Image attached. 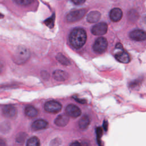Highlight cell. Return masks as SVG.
<instances>
[{
	"mask_svg": "<svg viewBox=\"0 0 146 146\" xmlns=\"http://www.w3.org/2000/svg\"><path fill=\"white\" fill-rule=\"evenodd\" d=\"M69 121V118L67 115L61 114L58 115L55 120V124L59 127L66 126Z\"/></svg>",
	"mask_w": 146,
	"mask_h": 146,
	"instance_id": "obj_14",
	"label": "cell"
},
{
	"mask_svg": "<svg viewBox=\"0 0 146 146\" xmlns=\"http://www.w3.org/2000/svg\"><path fill=\"white\" fill-rule=\"evenodd\" d=\"M80 145V144L77 141H75L70 144V145Z\"/></svg>",
	"mask_w": 146,
	"mask_h": 146,
	"instance_id": "obj_26",
	"label": "cell"
},
{
	"mask_svg": "<svg viewBox=\"0 0 146 146\" xmlns=\"http://www.w3.org/2000/svg\"><path fill=\"white\" fill-rule=\"evenodd\" d=\"M71 44L75 48L82 47L87 40V34L85 30L81 28L74 29L69 35Z\"/></svg>",
	"mask_w": 146,
	"mask_h": 146,
	"instance_id": "obj_1",
	"label": "cell"
},
{
	"mask_svg": "<svg viewBox=\"0 0 146 146\" xmlns=\"http://www.w3.org/2000/svg\"><path fill=\"white\" fill-rule=\"evenodd\" d=\"M30 56L29 50L23 46H20L16 50L15 54L13 55V59L15 63L22 64L27 62Z\"/></svg>",
	"mask_w": 146,
	"mask_h": 146,
	"instance_id": "obj_2",
	"label": "cell"
},
{
	"mask_svg": "<svg viewBox=\"0 0 146 146\" xmlns=\"http://www.w3.org/2000/svg\"><path fill=\"white\" fill-rule=\"evenodd\" d=\"M74 99H75V100H76L77 102H78L79 103H82V104H84V103H86V101L85 100H84V99H79V98H76V97H75V98H74Z\"/></svg>",
	"mask_w": 146,
	"mask_h": 146,
	"instance_id": "obj_24",
	"label": "cell"
},
{
	"mask_svg": "<svg viewBox=\"0 0 146 146\" xmlns=\"http://www.w3.org/2000/svg\"><path fill=\"white\" fill-rule=\"evenodd\" d=\"M104 129L106 131L107 129V123L106 121H104Z\"/></svg>",
	"mask_w": 146,
	"mask_h": 146,
	"instance_id": "obj_28",
	"label": "cell"
},
{
	"mask_svg": "<svg viewBox=\"0 0 146 146\" xmlns=\"http://www.w3.org/2000/svg\"><path fill=\"white\" fill-rule=\"evenodd\" d=\"M15 2L20 5H28L31 3L34 0H14Z\"/></svg>",
	"mask_w": 146,
	"mask_h": 146,
	"instance_id": "obj_22",
	"label": "cell"
},
{
	"mask_svg": "<svg viewBox=\"0 0 146 146\" xmlns=\"http://www.w3.org/2000/svg\"><path fill=\"white\" fill-rule=\"evenodd\" d=\"M2 113L7 118H13L17 115V110L13 105H6L2 108Z\"/></svg>",
	"mask_w": 146,
	"mask_h": 146,
	"instance_id": "obj_9",
	"label": "cell"
},
{
	"mask_svg": "<svg viewBox=\"0 0 146 146\" xmlns=\"http://www.w3.org/2000/svg\"><path fill=\"white\" fill-rule=\"evenodd\" d=\"M48 123L43 119H39L34 121L32 125V129L34 131H38L43 129H45L48 126Z\"/></svg>",
	"mask_w": 146,
	"mask_h": 146,
	"instance_id": "obj_12",
	"label": "cell"
},
{
	"mask_svg": "<svg viewBox=\"0 0 146 146\" xmlns=\"http://www.w3.org/2000/svg\"><path fill=\"white\" fill-rule=\"evenodd\" d=\"M25 113L26 116L30 117H34L38 115L37 110L31 106H28L26 107L25 109Z\"/></svg>",
	"mask_w": 146,
	"mask_h": 146,
	"instance_id": "obj_17",
	"label": "cell"
},
{
	"mask_svg": "<svg viewBox=\"0 0 146 146\" xmlns=\"http://www.w3.org/2000/svg\"><path fill=\"white\" fill-rule=\"evenodd\" d=\"M115 57L117 60L123 63H128L131 60L130 56L126 51L124 50L115 54Z\"/></svg>",
	"mask_w": 146,
	"mask_h": 146,
	"instance_id": "obj_10",
	"label": "cell"
},
{
	"mask_svg": "<svg viewBox=\"0 0 146 146\" xmlns=\"http://www.w3.org/2000/svg\"><path fill=\"white\" fill-rule=\"evenodd\" d=\"M101 14L98 11H91L87 16V21L90 23H96L100 18Z\"/></svg>",
	"mask_w": 146,
	"mask_h": 146,
	"instance_id": "obj_15",
	"label": "cell"
},
{
	"mask_svg": "<svg viewBox=\"0 0 146 146\" xmlns=\"http://www.w3.org/2000/svg\"><path fill=\"white\" fill-rule=\"evenodd\" d=\"M86 9H79L70 12L66 16L67 21L68 22H74L81 19L86 14Z\"/></svg>",
	"mask_w": 146,
	"mask_h": 146,
	"instance_id": "obj_4",
	"label": "cell"
},
{
	"mask_svg": "<svg viewBox=\"0 0 146 146\" xmlns=\"http://www.w3.org/2000/svg\"><path fill=\"white\" fill-rule=\"evenodd\" d=\"M97 135H98V137H100L101 135H102V129L99 127L97 128Z\"/></svg>",
	"mask_w": 146,
	"mask_h": 146,
	"instance_id": "obj_25",
	"label": "cell"
},
{
	"mask_svg": "<svg viewBox=\"0 0 146 146\" xmlns=\"http://www.w3.org/2000/svg\"><path fill=\"white\" fill-rule=\"evenodd\" d=\"M52 76L57 81H64L68 78V74L60 70H56L54 71L52 74Z\"/></svg>",
	"mask_w": 146,
	"mask_h": 146,
	"instance_id": "obj_13",
	"label": "cell"
},
{
	"mask_svg": "<svg viewBox=\"0 0 146 146\" xmlns=\"http://www.w3.org/2000/svg\"><path fill=\"white\" fill-rule=\"evenodd\" d=\"M27 137V134L25 132L19 133L16 137V141L19 144H23Z\"/></svg>",
	"mask_w": 146,
	"mask_h": 146,
	"instance_id": "obj_20",
	"label": "cell"
},
{
	"mask_svg": "<svg viewBox=\"0 0 146 146\" xmlns=\"http://www.w3.org/2000/svg\"><path fill=\"white\" fill-rule=\"evenodd\" d=\"M108 29V26L105 22H100L94 25L91 29V33L95 35H103Z\"/></svg>",
	"mask_w": 146,
	"mask_h": 146,
	"instance_id": "obj_6",
	"label": "cell"
},
{
	"mask_svg": "<svg viewBox=\"0 0 146 146\" xmlns=\"http://www.w3.org/2000/svg\"><path fill=\"white\" fill-rule=\"evenodd\" d=\"M3 18V15L0 13V18Z\"/></svg>",
	"mask_w": 146,
	"mask_h": 146,
	"instance_id": "obj_29",
	"label": "cell"
},
{
	"mask_svg": "<svg viewBox=\"0 0 146 146\" xmlns=\"http://www.w3.org/2000/svg\"><path fill=\"white\" fill-rule=\"evenodd\" d=\"M56 59L63 65L68 66L71 64L70 61L62 53H58L56 56Z\"/></svg>",
	"mask_w": 146,
	"mask_h": 146,
	"instance_id": "obj_18",
	"label": "cell"
},
{
	"mask_svg": "<svg viewBox=\"0 0 146 146\" xmlns=\"http://www.w3.org/2000/svg\"><path fill=\"white\" fill-rule=\"evenodd\" d=\"M129 37L134 40L143 41L146 40V32L140 29L134 30L129 33Z\"/></svg>",
	"mask_w": 146,
	"mask_h": 146,
	"instance_id": "obj_7",
	"label": "cell"
},
{
	"mask_svg": "<svg viewBox=\"0 0 146 146\" xmlns=\"http://www.w3.org/2000/svg\"><path fill=\"white\" fill-rule=\"evenodd\" d=\"M90 123V120L89 117L87 115H84L79 120L78 125L80 129H84L88 127Z\"/></svg>",
	"mask_w": 146,
	"mask_h": 146,
	"instance_id": "obj_16",
	"label": "cell"
},
{
	"mask_svg": "<svg viewBox=\"0 0 146 146\" xmlns=\"http://www.w3.org/2000/svg\"><path fill=\"white\" fill-rule=\"evenodd\" d=\"M71 1L75 5H82L86 1V0H71Z\"/></svg>",
	"mask_w": 146,
	"mask_h": 146,
	"instance_id": "obj_23",
	"label": "cell"
},
{
	"mask_svg": "<svg viewBox=\"0 0 146 146\" xmlns=\"http://www.w3.org/2000/svg\"><path fill=\"white\" fill-rule=\"evenodd\" d=\"M54 21H55V14H54L53 15H51V17H50L48 19H47L46 20H45L44 21V23L48 27L52 28L54 25Z\"/></svg>",
	"mask_w": 146,
	"mask_h": 146,
	"instance_id": "obj_21",
	"label": "cell"
},
{
	"mask_svg": "<svg viewBox=\"0 0 146 146\" xmlns=\"http://www.w3.org/2000/svg\"><path fill=\"white\" fill-rule=\"evenodd\" d=\"M108 46V42L104 37H99L95 41L92 48L94 51L97 53L104 52Z\"/></svg>",
	"mask_w": 146,
	"mask_h": 146,
	"instance_id": "obj_3",
	"label": "cell"
},
{
	"mask_svg": "<svg viewBox=\"0 0 146 146\" xmlns=\"http://www.w3.org/2000/svg\"><path fill=\"white\" fill-rule=\"evenodd\" d=\"M5 145V141L3 140L0 139V145Z\"/></svg>",
	"mask_w": 146,
	"mask_h": 146,
	"instance_id": "obj_27",
	"label": "cell"
},
{
	"mask_svg": "<svg viewBox=\"0 0 146 146\" xmlns=\"http://www.w3.org/2000/svg\"><path fill=\"white\" fill-rule=\"evenodd\" d=\"M66 112L68 116L72 117H78L81 115L80 109L73 104H68L66 108Z\"/></svg>",
	"mask_w": 146,
	"mask_h": 146,
	"instance_id": "obj_8",
	"label": "cell"
},
{
	"mask_svg": "<svg viewBox=\"0 0 146 146\" xmlns=\"http://www.w3.org/2000/svg\"><path fill=\"white\" fill-rule=\"evenodd\" d=\"M44 108L45 111L48 112L56 113L61 110L62 105L56 101L50 100L45 103Z\"/></svg>",
	"mask_w": 146,
	"mask_h": 146,
	"instance_id": "obj_5",
	"label": "cell"
},
{
	"mask_svg": "<svg viewBox=\"0 0 146 146\" xmlns=\"http://www.w3.org/2000/svg\"><path fill=\"white\" fill-rule=\"evenodd\" d=\"M26 145L28 146H39L40 145V141L38 138L33 136L27 140Z\"/></svg>",
	"mask_w": 146,
	"mask_h": 146,
	"instance_id": "obj_19",
	"label": "cell"
},
{
	"mask_svg": "<svg viewBox=\"0 0 146 146\" xmlns=\"http://www.w3.org/2000/svg\"><path fill=\"white\" fill-rule=\"evenodd\" d=\"M123 16V12L121 9L119 8H114L112 9L110 13V17L112 21L118 22L120 21Z\"/></svg>",
	"mask_w": 146,
	"mask_h": 146,
	"instance_id": "obj_11",
	"label": "cell"
}]
</instances>
